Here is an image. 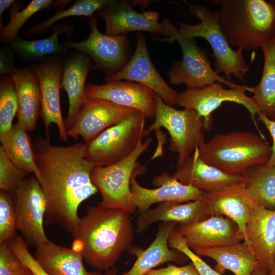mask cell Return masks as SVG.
Segmentation results:
<instances>
[{"label":"cell","instance_id":"6da1fadb","mask_svg":"<svg viewBox=\"0 0 275 275\" xmlns=\"http://www.w3.org/2000/svg\"><path fill=\"white\" fill-rule=\"evenodd\" d=\"M33 147L46 201L44 222L72 233L80 218V205L98 191L91 177L95 166L85 157L86 144L59 146L38 136Z\"/></svg>","mask_w":275,"mask_h":275},{"label":"cell","instance_id":"7a4b0ae2","mask_svg":"<svg viewBox=\"0 0 275 275\" xmlns=\"http://www.w3.org/2000/svg\"><path fill=\"white\" fill-rule=\"evenodd\" d=\"M130 214L98 205L87 207L86 214L71 233L72 248L81 254L89 265L100 270L109 269L133 241Z\"/></svg>","mask_w":275,"mask_h":275},{"label":"cell","instance_id":"3957f363","mask_svg":"<svg viewBox=\"0 0 275 275\" xmlns=\"http://www.w3.org/2000/svg\"><path fill=\"white\" fill-rule=\"evenodd\" d=\"M220 28L231 47L260 48L275 35V9L264 0H212Z\"/></svg>","mask_w":275,"mask_h":275},{"label":"cell","instance_id":"277c9868","mask_svg":"<svg viewBox=\"0 0 275 275\" xmlns=\"http://www.w3.org/2000/svg\"><path fill=\"white\" fill-rule=\"evenodd\" d=\"M207 163L230 175H241L249 168L266 164L271 147L259 135L248 131L216 133L199 148Z\"/></svg>","mask_w":275,"mask_h":275},{"label":"cell","instance_id":"5b68a950","mask_svg":"<svg viewBox=\"0 0 275 275\" xmlns=\"http://www.w3.org/2000/svg\"><path fill=\"white\" fill-rule=\"evenodd\" d=\"M189 13L200 20L197 24L180 22L179 33L184 38H202L206 40L212 49L215 70L223 73L226 79L230 81L231 76L244 81L249 66L243 57L242 50H234L228 43L218 23L217 11L213 12L206 7L199 5H190Z\"/></svg>","mask_w":275,"mask_h":275},{"label":"cell","instance_id":"8992f818","mask_svg":"<svg viewBox=\"0 0 275 275\" xmlns=\"http://www.w3.org/2000/svg\"><path fill=\"white\" fill-rule=\"evenodd\" d=\"M154 99L155 120L145 129L144 135L161 127L165 128L170 135L168 149L177 154V164H181L205 142L204 119L194 110H178L168 105L155 93Z\"/></svg>","mask_w":275,"mask_h":275},{"label":"cell","instance_id":"52a82bcc","mask_svg":"<svg viewBox=\"0 0 275 275\" xmlns=\"http://www.w3.org/2000/svg\"><path fill=\"white\" fill-rule=\"evenodd\" d=\"M146 117L135 109L119 123L86 144L85 157L95 167H105L129 156L142 142Z\"/></svg>","mask_w":275,"mask_h":275},{"label":"cell","instance_id":"ba28073f","mask_svg":"<svg viewBox=\"0 0 275 275\" xmlns=\"http://www.w3.org/2000/svg\"><path fill=\"white\" fill-rule=\"evenodd\" d=\"M152 141L149 137L145 142H141L129 156L121 161L93 168L91 180L102 197L98 206L122 210L130 214L136 210L132 201L131 178L140 165L138 162V158L148 149Z\"/></svg>","mask_w":275,"mask_h":275},{"label":"cell","instance_id":"9c48e42d","mask_svg":"<svg viewBox=\"0 0 275 275\" xmlns=\"http://www.w3.org/2000/svg\"><path fill=\"white\" fill-rule=\"evenodd\" d=\"M162 23L171 35L163 40L177 41L182 52V60L174 63L168 73L171 85L184 84L187 88H199L214 82L224 84L230 88L239 86L227 81L211 67L208 52L198 46L196 38L181 36L179 30L167 18H164Z\"/></svg>","mask_w":275,"mask_h":275},{"label":"cell","instance_id":"30bf717a","mask_svg":"<svg viewBox=\"0 0 275 275\" xmlns=\"http://www.w3.org/2000/svg\"><path fill=\"white\" fill-rule=\"evenodd\" d=\"M246 91L253 92V87L239 85L227 89L223 88L222 83L214 82L199 88H187L179 93L178 105L196 111L204 118L206 130H209L212 127V113L224 102L242 105L253 119L258 115V107L252 97L246 94Z\"/></svg>","mask_w":275,"mask_h":275},{"label":"cell","instance_id":"8fae6325","mask_svg":"<svg viewBox=\"0 0 275 275\" xmlns=\"http://www.w3.org/2000/svg\"><path fill=\"white\" fill-rule=\"evenodd\" d=\"M12 197L18 230L26 244L37 247L48 241L44 229L46 201L36 176L26 178Z\"/></svg>","mask_w":275,"mask_h":275},{"label":"cell","instance_id":"7c38bea8","mask_svg":"<svg viewBox=\"0 0 275 275\" xmlns=\"http://www.w3.org/2000/svg\"><path fill=\"white\" fill-rule=\"evenodd\" d=\"M97 18L90 17L91 29L89 37L81 42L66 43L71 48L89 55L93 60L94 69L105 73L106 76L120 71L128 62V40L126 34L115 36L101 33L97 27Z\"/></svg>","mask_w":275,"mask_h":275},{"label":"cell","instance_id":"4fadbf2b","mask_svg":"<svg viewBox=\"0 0 275 275\" xmlns=\"http://www.w3.org/2000/svg\"><path fill=\"white\" fill-rule=\"evenodd\" d=\"M125 79L151 89L168 105H178V94L164 80L153 64L142 32L137 34L135 51L126 65L117 73L106 76L107 82Z\"/></svg>","mask_w":275,"mask_h":275},{"label":"cell","instance_id":"5bb4252c","mask_svg":"<svg viewBox=\"0 0 275 275\" xmlns=\"http://www.w3.org/2000/svg\"><path fill=\"white\" fill-rule=\"evenodd\" d=\"M39 84L41 118L49 137L50 125L55 124L58 127L59 139L63 142L68 140L67 130L62 115L60 104L61 77L62 64L54 57L46 58L32 67Z\"/></svg>","mask_w":275,"mask_h":275},{"label":"cell","instance_id":"9a60e30c","mask_svg":"<svg viewBox=\"0 0 275 275\" xmlns=\"http://www.w3.org/2000/svg\"><path fill=\"white\" fill-rule=\"evenodd\" d=\"M146 171L145 166L140 165L135 170L130 181L132 201L133 205L142 213L155 203L173 202L183 203L200 198L205 192L193 186L183 184L176 179L164 173L153 178L152 184L157 186L151 189L144 187L136 177Z\"/></svg>","mask_w":275,"mask_h":275},{"label":"cell","instance_id":"2e32d148","mask_svg":"<svg viewBox=\"0 0 275 275\" xmlns=\"http://www.w3.org/2000/svg\"><path fill=\"white\" fill-rule=\"evenodd\" d=\"M135 109L105 99L85 98L73 125L67 131L68 135L75 140L80 136L87 144L123 121Z\"/></svg>","mask_w":275,"mask_h":275},{"label":"cell","instance_id":"e0dca14e","mask_svg":"<svg viewBox=\"0 0 275 275\" xmlns=\"http://www.w3.org/2000/svg\"><path fill=\"white\" fill-rule=\"evenodd\" d=\"M99 16L105 22L106 35L115 36L128 32H148L154 35L170 37L168 28L158 22L159 14L154 11L139 13L134 10L127 1L113 2L98 11Z\"/></svg>","mask_w":275,"mask_h":275},{"label":"cell","instance_id":"ac0fdd59","mask_svg":"<svg viewBox=\"0 0 275 275\" xmlns=\"http://www.w3.org/2000/svg\"><path fill=\"white\" fill-rule=\"evenodd\" d=\"M85 98L105 99L117 104L142 112L146 118H155L156 106L154 92L141 84L121 80L103 85L89 82L86 86Z\"/></svg>","mask_w":275,"mask_h":275},{"label":"cell","instance_id":"d6986e66","mask_svg":"<svg viewBox=\"0 0 275 275\" xmlns=\"http://www.w3.org/2000/svg\"><path fill=\"white\" fill-rule=\"evenodd\" d=\"M176 229L193 251L243 241L236 224L223 215H210L201 221L179 225Z\"/></svg>","mask_w":275,"mask_h":275},{"label":"cell","instance_id":"ffe728a7","mask_svg":"<svg viewBox=\"0 0 275 275\" xmlns=\"http://www.w3.org/2000/svg\"><path fill=\"white\" fill-rule=\"evenodd\" d=\"M204 197L210 215L226 216L237 226L243 241L246 226L255 204L246 193L243 181L221 189L205 192Z\"/></svg>","mask_w":275,"mask_h":275},{"label":"cell","instance_id":"44dd1931","mask_svg":"<svg viewBox=\"0 0 275 275\" xmlns=\"http://www.w3.org/2000/svg\"><path fill=\"white\" fill-rule=\"evenodd\" d=\"M244 241L258 259L260 266L266 272L275 261V210L255 204L246 226Z\"/></svg>","mask_w":275,"mask_h":275},{"label":"cell","instance_id":"7402d4cb","mask_svg":"<svg viewBox=\"0 0 275 275\" xmlns=\"http://www.w3.org/2000/svg\"><path fill=\"white\" fill-rule=\"evenodd\" d=\"M171 176L181 183L204 192L217 190L243 180L242 175H228L205 162L200 156L199 148L185 161L176 164Z\"/></svg>","mask_w":275,"mask_h":275},{"label":"cell","instance_id":"603a6c76","mask_svg":"<svg viewBox=\"0 0 275 275\" xmlns=\"http://www.w3.org/2000/svg\"><path fill=\"white\" fill-rule=\"evenodd\" d=\"M177 224L173 222L160 224L154 240L147 249L136 253L137 258L133 265L121 275H146L150 270L167 262L184 263L188 257L168 244L169 237ZM105 275H118V269L113 267L105 271Z\"/></svg>","mask_w":275,"mask_h":275},{"label":"cell","instance_id":"cb8c5ba5","mask_svg":"<svg viewBox=\"0 0 275 275\" xmlns=\"http://www.w3.org/2000/svg\"><path fill=\"white\" fill-rule=\"evenodd\" d=\"M94 65L87 56L77 53L70 56L62 64L61 89L66 92L69 109L65 124L67 130L73 125L82 107L86 88V80Z\"/></svg>","mask_w":275,"mask_h":275},{"label":"cell","instance_id":"d4e9b609","mask_svg":"<svg viewBox=\"0 0 275 275\" xmlns=\"http://www.w3.org/2000/svg\"><path fill=\"white\" fill-rule=\"evenodd\" d=\"M140 214L136 220V231L139 234L144 232L157 222L188 224L201 221L210 216L204 195L198 200L185 203H160L155 208L149 209Z\"/></svg>","mask_w":275,"mask_h":275},{"label":"cell","instance_id":"484cf974","mask_svg":"<svg viewBox=\"0 0 275 275\" xmlns=\"http://www.w3.org/2000/svg\"><path fill=\"white\" fill-rule=\"evenodd\" d=\"M18 102L17 123L28 132L35 130L41 111V98L38 78L31 67L18 69L11 75Z\"/></svg>","mask_w":275,"mask_h":275},{"label":"cell","instance_id":"4316f807","mask_svg":"<svg viewBox=\"0 0 275 275\" xmlns=\"http://www.w3.org/2000/svg\"><path fill=\"white\" fill-rule=\"evenodd\" d=\"M34 257L50 275H102L85 267L81 253L48 240L36 247Z\"/></svg>","mask_w":275,"mask_h":275},{"label":"cell","instance_id":"83f0119b","mask_svg":"<svg viewBox=\"0 0 275 275\" xmlns=\"http://www.w3.org/2000/svg\"><path fill=\"white\" fill-rule=\"evenodd\" d=\"M199 256L213 259L216 265L214 269L222 274L226 270L235 275H251L260 266L259 261L244 241L210 248H200L193 251Z\"/></svg>","mask_w":275,"mask_h":275},{"label":"cell","instance_id":"f1b7e54d","mask_svg":"<svg viewBox=\"0 0 275 275\" xmlns=\"http://www.w3.org/2000/svg\"><path fill=\"white\" fill-rule=\"evenodd\" d=\"M260 48L264 57L263 71L259 84L253 87L252 97L259 113L275 121V35Z\"/></svg>","mask_w":275,"mask_h":275},{"label":"cell","instance_id":"f546056e","mask_svg":"<svg viewBox=\"0 0 275 275\" xmlns=\"http://www.w3.org/2000/svg\"><path fill=\"white\" fill-rule=\"evenodd\" d=\"M72 31L71 26L58 24L53 27L51 35L45 38L28 40L17 36L10 42V48L18 57L27 61L64 54L68 48L59 44V36L63 33L70 34Z\"/></svg>","mask_w":275,"mask_h":275},{"label":"cell","instance_id":"4dcf8cb0","mask_svg":"<svg viewBox=\"0 0 275 275\" xmlns=\"http://www.w3.org/2000/svg\"><path fill=\"white\" fill-rule=\"evenodd\" d=\"M241 175L250 198L259 206L275 210V166L256 165Z\"/></svg>","mask_w":275,"mask_h":275},{"label":"cell","instance_id":"1f68e13d","mask_svg":"<svg viewBox=\"0 0 275 275\" xmlns=\"http://www.w3.org/2000/svg\"><path fill=\"white\" fill-rule=\"evenodd\" d=\"M28 132L16 122L8 132L0 136L1 146L15 166L28 174L34 173L38 179L39 174Z\"/></svg>","mask_w":275,"mask_h":275},{"label":"cell","instance_id":"d6a6232c","mask_svg":"<svg viewBox=\"0 0 275 275\" xmlns=\"http://www.w3.org/2000/svg\"><path fill=\"white\" fill-rule=\"evenodd\" d=\"M112 2L113 0H77L68 8L57 12L46 20L28 29L26 34L34 36L43 33L56 22L65 17L76 16L90 17L95 12L105 7Z\"/></svg>","mask_w":275,"mask_h":275},{"label":"cell","instance_id":"836d02e7","mask_svg":"<svg viewBox=\"0 0 275 275\" xmlns=\"http://www.w3.org/2000/svg\"><path fill=\"white\" fill-rule=\"evenodd\" d=\"M52 0H33L22 10V4L15 1L12 5L10 20L5 26L1 28L0 39L1 42L10 43L18 35V32L26 21L36 13L49 9L54 4Z\"/></svg>","mask_w":275,"mask_h":275},{"label":"cell","instance_id":"e575fe53","mask_svg":"<svg viewBox=\"0 0 275 275\" xmlns=\"http://www.w3.org/2000/svg\"><path fill=\"white\" fill-rule=\"evenodd\" d=\"M18 102L11 75L3 74L0 79V136L8 132L17 113Z\"/></svg>","mask_w":275,"mask_h":275},{"label":"cell","instance_id":"d590c367","mask_svg":"<svg viewBox=\"0 0 275 275\" xmlns=\"http://www.w3.org/2000/svg\"><path fill=\"white\" fill-rule=\"evenodd\" d=\"M17 230L12 194L0 190V244L8 243L14 238Z\"/></svg>","mask_w":275,"mask_h":275},{"label":"cell","instance_id":"8d00e7d4","mask_svg":"<svg viewBox=\"0 0 275 275\" xmlns=\"http://www.w3.org/2000/svg\"><path fill=\"white\" fill-rule=\"evenodd\" d=\"M28 174L14 164L0 146V190L12 194Z\"/></svg>","mask_w":275,"mask_h":275},{"label":"cell","instance_id":"74e56055","mask_svg":"<svg viewBox=\"0 0 275 275\" xmlns=\"http://www.w3.org/2000/svg\"><path fill=\"white\" fill-rule=\"evenodd\" d=\"M168 244L170 248L178 250L186 256L194 264L200 275H222L212 268L187 246L183 237L176 228L169 237Z\"/></svg>","mask_w":275,"mask_h":275},{"label":"cell","instance_id":"f35d334b","mask_svg":"<svg viewBox=\"0 0 275 275\" xmlns=\"http://www.w3.org/2000/svg\"><path fill=\"white\" fill-rule=\"evenodd\" d=\"M0 275H33L16 256L8 243L0 244Z\"/></svg>","mask_w":275,"mask_h":275},{"label":"cell","instance_id":"ab89813d","mask_svg":"<svg viewBox=\"0 0 275 275\" xmlns=\"http://www.w3.org/2000/svg\"><path fill=\"white\" fill-rule=\"evenodd\" d=\"M8 244L13 252L31 270L33 275H50L30 253L26 242L21 237L17 235Z\"/></svg>","mask_w":275,"mask_h":275},{"label":"cell","instance_id":"60d3db41","mask_svg":"<svg viewBox=\"0 0 275 275\" xmlns=\"http://www.w3.org/2000/svg\"><path fill=\"white\" fill-rule=\"evenodd\" d=\"M146 275H200L194 264L191 262L182 266L169 264L165 267L153 268Z\"/></svg>","mask_w":275,"mask_h":275},{"label":"cell","instance_id":"b9f144b4","mask_svg":"<svg viewBox=\"0 0 275 275\" xmlns=\"http://www.w3.org/2000/svg\"><path fill=\"white\" fill-rule=\"evenodd\" d=\"M13 51L11 48L3 47L0 51V73L3 74L12 75L18 69L13 64Z\"/></svg>","mask_w":275,"mask_h":275},{"label":"cell","instance_id":"7bdbcfd3","mask_svg":"<svg viewBox=\"0 0 275 275\" xmlns=\"http://www.w3.org/2000/svg\"><path fill=\"white\" fill-rule=\"evenodd\" d=\"M257 115L258 120L264 124L272 139V145L271 146V155L266 164L270 166H275V121L269 119L260 113L258 114Z\"/></svg>","mask_w":275,"mask_h":275},{"label":"cell","instance_id":"ee69618b","mask_svg":"<svg viewBox=\"0 0 275 275\" xmlns=\"http://www.w3.org/2000/svg\"><path fill=\"white\" fill-rule=\"evenodd\" d=\"M15 1L14 0H1L0 1V18L1 21L2 19V15L4 12L11 5H13Z\"/></svg>","mask_w":275,"mask_h":275},{"label":"cell","instance_id":"f6af8a7d","mask_svg":"<svg viewBox=\"0 0 275 275\" xmlns=\"http://www.w3.org/2000/svg\"><path fill=\"white\" fill-rule=\"evenodd\" d=\"M251 275H267V272L264 268L259 266L254 270Z\"/></svg>","mask_w":275,"mask_h":275},{"label":"cell","instance_id":"bcb514c9","mask_svg":"<svg viewBox=\"0 0 275 275\" xmlns=\"http://www.w3.org/2000/svg\"><path fill=\"white\" fill-rule=\"evenodd\" d=\"M267 275H275V261L272 269L267 272Z\"/></svg>","mask_w":275,"mask_h":275},{"label":"cell","instance_id":"7dc6e473","mask_svg":"<svg viewBox=\"0 0 275 275\" xmlns=\"http://www.w3.org/2000/svg\"><path fill=\"white\" fill-rule=\"evenodd\" d=\"M267 2L275 9V0H269Z\"/></svg>","mask_w":275,"mask_h":275}]
</instances>
